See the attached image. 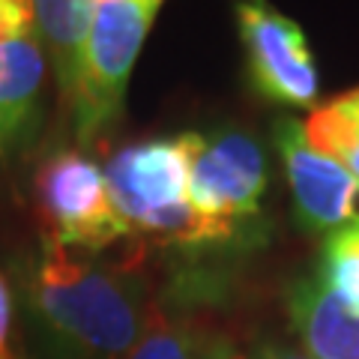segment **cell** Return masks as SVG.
<instances>
[{
	"label": "cell",
	"mask_w": 359,
	"mask_h": 359,
	"mask_svg": "<svg viewBox=\"0 0 359 359\" xmlns=\"http://www.w3.org/2000/svg\"><path fill=\"white\" fill-rule=\"evenodd\" d=\"M237 359H311L309 353H299L294 351V347H287V344H276V341H266V344H257L252 353H245Z\"/></svg>",
	"instance_id": "obj_16"
},
{
	"label": "cell",
	"mask_w": 359,
	"mask_h": 359,
	"mask_svg": "<svg viewBox=\"0 0 359 359\" xmlns=\"http://www.w3.org/2000/svg\"><path fill=\"white\" fill-rule=\"evenodd\" d=\"M159 6L162 0H96L75 87L66 99L75 138L81 144H93L120 117L132 66Z\"/></svg>",
	"instance_id": "obj_3"
},
{
	"label": "cell",
	"mask_w": 359,
	"mask_h": 359,
	"mask_svg": "<svg viewBox=\"0 0 359 359\" xmlns=\"http://www.w3.org/2000/svg\"><path fill=\"white\" fill-rule=\"evenodd\" d=\"M237 25L255 87L273 102L309 108L320 78L302 30L266 0H240Z\"/></svg>",
	"instance_id": "obj_6"
},
{
	"label": "cell",
	"mask_w": 359,
	"mask_h": 359,
	"mask_svg": "<svg viewBox=\"0 0 359 359\" xmlns=\"http://www.w3.org/2000/svg\"><path fill=\"white\" fill-rule=\"evenodd\" d=\"M36 27L30 0H0V39Z\"/></svg>",
	"instance_id": "obj_14"
},
{
	"label": "cell",
	"mask_w": 359,
	"mask_h": 359,
	"mask_svg": "<svg viewBox=\"0 0 359 359\" xmlns=\"http://www.w3.org/2000/svg\"><path fill=\"white\" fill-rule=\"evenodd\" d=\"M201 144L198 132L174 138L129 144L102 168L111 201L132 233L159 243H219L216 231L195 212L189 201L192 159Z\"/></svg>",
	"instance_id": "obj_2"
},
{
	"label": "cell",
	"mask_w": 359,
	"mask_h": 359,
	"mask_svg": "<svg viewBox=\"0 0 359 359\" xmlns=\"http://www.w3.org/2000/svg\"><path fill=\"white\" fill-rule=\"evenodd\" d=\"M287 311L311 359H359V311L335 299L318 273L290 285Z\"/></svg>",
	"instance_id": "obj_8"
},
{
	"label": "cell",
	"mask_w": 359,
	"mask_h": 359,
	"mask_svg": "<svg viewBox=\"0 0 359 359\" xmlns=\"http://www.w3.org/2000/svg\"><path fill=\"white\" fill-rule=\"evenodd\" d=\"M36 195L48 237L69 252H102L132 233L111 201L105 171L84 153L51 156L36 174Z\"/></svg>",
	"instance_id": "obj_4"
},
{
	"label": "cell",
	"mask_w": 359,
	"mask_h": 359,
	"mask_svg": "<svg viewBox=\"0 0 359 359\" xmlns=\"http://www.w3.org/2000/svg\"><path fill=\"white\" fill-rule=\"evenodd\" d=\"M126 359H237L216 330L192 320H168L159 311Z\"/></svg>",
	"instance_id": "obj_11"
},
{
	"label": "cell",
	"mask_w": 359,
	"mask_h": 359,
	"mask_svg": "<svg viewBox=\"0 0 359 359\" xmlns=\"http://www.w3.org/2000/svg\"><path fill=\"white\" fill-rule=\"evenodd\" d=\"M309 141L320 153L341 162L359 186V90H351L306 120Z\"/></svg>",
	"instance_id": "obj_12"
},
{
	"label": "cell",
	"mask_w": 359,
	"mask_h": 359,
	"mask_svg": "<svg viewBox=\"0 0 359 359\" xmlns=\"http://www.w3.org/2000/svg\"><path fill=\"white\" fill-rule=\"evenodd\" d=\"M30 302L63 347L84 359H126L156 314L135 276L78 257L48 233L30 276Z\"/></svg>",
	"instance_id": "obj_1"
},
{
	"label": "cell",
	"mask_w": 359,
	"mask_h": 359,
	"mask_svg": "<svg viewBox=\"0 0 359 359\" xmlns=\"http://www.w3.org/2000/svg\"><path fill=\"white\" fill-rule=\"evenodd\" d=\"M0 359H15L13 353V297L0 276Z\"/></svg>",
	"instance_id": "obj_15"
},
{
	"label": "cell",
	"mask_w": 359,
	"mask_h": 359,
	"mask_svg": "<svg viewBox=\"0 0 359 359\" xmlns=\"http://www.w3.org/2000/svg\"><path fill=\"white\" fill-rule=\"evenodd\" d=\"M273 138L282 156L287 186L294 195V210L302 228L320 233L356 219V180L341 162L314 147L306 135V123L278 117Z\"/></svg>",
	"instance_id": "obj_7"
},
{
	"label": "cell",
	"mask_w": 359,
	"mask_h": 359,
	"mask_svg": "<svg viewBox=\"0 0 359 359\" xmlns=\"http://www.w3.org/2000/svg\"><path fill=\"white\" fill-rule=\"evenodd\" d=\"M314 273L335 299L359 311V216L327 233Z\"/></svg>",
	"instance_id": "obj_13"
},
{
	"label": "cell",
	"mask_w": 359,
	"mask_h": 359,
	"mask_svg": "<svg viewBox=\"0 0 359 359\" xmlns=\"http://www.w3.org/2000/svg\"><path fill=\"white\" fill-rule=\"evenodd\" d=\"M48 54L36 27L0 39V156L25 132L42 93Z\"/></svg>",
	"instance_id": "obj_9"
},
{
	"label": "cell",
	"mask_w": 359,
	"mask_h": 359,
	"mask_svg": "<svg viewBox=\"0 0 359 359\" xmlns=\"http://www.w3.org/2000/svg\"><path fill=\"white\" fill-rule=\"evenodd\" d=\"M266 192V159L249 132L228 129L212 138L201 135L192 159L189 201L219 240H228L237 228L257 216Z\"/></svg>",
	"instance_id": "obj_5"
},
{
	"label": "cell",
	"mask_w": 359,
	"mask_h": 359,
	"mask_svg": "<svg viewBox=\"0 0 359 359\" xmlns=\"http://www.w3.org/2000/svg\"><path fill=\"white\" fill-rule=\"evenodd\" d=\"M30 9L57 87L63 99H69L96 0H30Z\"/></svg>",
	"instance_id": "obj_10"
}]
</instances>
